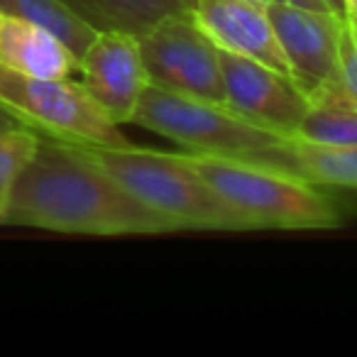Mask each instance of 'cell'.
Returning a JSON list of instances; mask_svg holds the SVG:
<instances>
[{"label": "cell", "mask_w": 357, "mask_h": 357, "mask_svg": "<svg viewBox=\"0 0 357 357\" xmlns=\"http://www.w3.org/2000/svg\"><path fill=\"white\" fill-rule=\"evenodd\" d=\"M6 223L100 238L176 233L76 144L45 137L17 176Z\"/></svg>", "instance_id": "cell-1"}, {"label": "cell", "mask_w": 357, "mask_h": 357, "mask_svg": "<svg viewBox=\"0 0 357 357\" xmlns=\"http://www.w3.org/2000/svg\"><path fill=\"white\" fill-rule=\"evenodd\" d=\"M76 147L103 172H108L139 204L169 220L176 230H223V233L252 230L248 220L235 213L199 176L186 154L157 152L135 144H120V147L76 144Z\"/></svg>", "instance_id": "cell-2"}, {"label": "cell", "mask_w": 357, "mask_h": 357, "mask_svg": "<svg viewBox=\"0 0 357 357\" xmlns=\"http://www.w3.org/2000/svg\"><path fill=\"white\" fill-rule=\"evenodd\" d=\"M206 184L252 230H333L340 213L313 181L264 159L186 152Z\"/></svg>", "instance_id": "cell-3"}, {"label": "cell", "mask_w": 357, "mask_h": 357, "mask_svg": "<svg viewBox=\"0 0 357 357\" xmlns=\"http://www.w3.org/2000/svg\"><path fill=\"white\" fill-rule=\"evenodd\" d=\"M132 123L199 154L269 159L291 139L243 118L225 103L176 93L157 84H149L139 96Z\"/></svg>", "instance_id": "cell-4"}, {"label": "cell", "mask_w": 357, "mask_h": 357, "mask_svg": "<svg viewBox=\"0 0 357 357\" xmlns=\"http://www.w3.org/2000/svg\"><path fill=\"white\" fill-rule=\"evenodd\" d=\"M0 105L10 110L20 125L45 132L50 139L98 147L130 144L120 125L71 79H42L0 64Z\"/></svg>", "instance_id": "cell-5"}, {"label": "cell", "mask_w": 357, "mask_h": 357, "mask_svg": "<svg viewBox=\"0 0 357 357\" xmlns=\"http://www.w3.org/2000/svg\"><path fill=\"white\" fill-rule=\"evenodd\" d=\"M137 45L149 84L225 103L220 50L191 13L157 22L137 37Z\"/></svg>", "instance_id": "cell-6"}, {"label": "cell", "mask_w": 357, "mask_h": 357, "mask_svg": "<svg viewBox=\"0 0 357 357\" xmlns=\"http://www.w3.org/2000/svg\"><path fill=\"white\" fill-rule=\"evenodd\" d=\"M225 105L243 118L291 137L311 108V96L289 74L220 50Z\"/></svg>", "instance_id": "cell-7"}, {"label": "cell", "mask_w": 357, "mask_h": 357, "mask_svg": "<svg viewBox=\"0 0 357 357\" xmlns=\"http://www.w3.org/2000/svg\"><path fill=\"white\" fill-rule=\"evenodd\" d=\"M267 15L296 84L308 96L328 89L335 79L342 15L311 10L287 0L267 3Z\"/></svg>", "instance_id": "cell-8"}, {"label": "cell", "mask_w": 357, "mask_h": 357, "mask_svg": "<svg viewBox=\"0 0 357 357\" xmlns=\"http://www.w3.org/2000/svg\"><path fill=\"white\" fill-rule=\"evenodd\" d=\"M81 86L113 123H132L139 96L149 86L137 37L128 32H96L79 59Z\"/></svg>", "instance_id": "cell-9"}, {"label": "cell", "mask_w": 357, "mask_h": 357, "mask_svg": "<svg viewBox=\"0 0 357 357\" xmlns=\"http://www.w3.org/2000/svg\"><path fill=\"white\" fill-rule=\"evenodd\" d=\"M191 17L215 42L218 50L248 56V59L291 76L289 61L269 22L267 3L262 0H196Z\"/></svg>", "instance_id": "cell-10"}, {"label": "cell", "mask_w": 357, "mask_h": 357, "mask_svg": "<svg viewBox=\"0 0 357 357\" xmlns=\"http://www.w3.org/2000/svg\"><path fill=\"white\" fill-rule=\"evenodd\" d=\"M0 64L42 79H71L79 56L45 27L0 13Z\"/></svg>", "instance_id": "cell-11"}, {"label": "cell", "mask_w": 357, "mask_h": 357, "mask_svg": "<svg viewBox=\"0 0 357 357\" xmlns=\"http://www.w3.org/2000/svg\"><path fill=\"white\" fill-rule=\"evenodd\" d=\"M96 32L139 37L157 22L194 10L196 0H61Z\"/></svg>", "instance_id": "cell-12"}, {"label": "cell", "mask_w": 357, "mask_h": 357, "mask_svg": "<svg viewBox=\"0 0 357 357\" xmlns=\"http://www.w3.org/2000/svg\"><path fill=\"white\" fill-rule=\"evenodd\" d=\"M264 162L289 169L313 184H333L357 191V144L337 147L291 137Z\"/></svg>", "instance_id": "cell-13"}, {"label": "cell", "mask_w": 357, "mask_h": 357, "mask_svg": "<svg viewBox=\"0 0 357 357\" xmlns=\"http://www.w3.org/2000/svg\"><path fill=\"white\" fill-rule=\"evenodd\" d=\"M291 137L316 144H357V108L333 91L311 96V108L296 125Z\"/></svg>", "instance_id": "cell-14"}, {"label": "cell", "mask_w": 357, "mask_h": 357, "mask_svg": "<svg viewBox=\"0 0 357 357\" xmlns=\"http://www.w3.org/2000/svg\"><path fill=\"white\" fill-rule=\"evenodd\" d=\"M0 13L20 17V20H27L32 25H40L45 30H50L79 59L96 37L93 27L81 20L61 0H0Z\"/></svg>", "instance_id": "cell-15"}, {"label": "cell", "mask_w": 357, "mask_h": 357, "mask_svg": "<svg viewBox=\"0 0 357 357\" xmlns=\"http://www.w3.org/2000/svg\"><path fill=\"white\" fill-rule=\"evenodd\" d=\"M42 135L30 128H15L0 132V223H6L10 194L15 189L17 176L35 157Z\"/></svg>", "instance_id": "cell-16"}, {"label": "cell", "mask_w": 357, "mask_h": 357, "mask_svg": "<svg viewBox=\"0 0 357 357\" xmlns=\"http://www.w3.org/2000/svg\"><path fill=\"white\" fill-rule=\"evenodd\" d=\"M337 93L342 100L357 108V42L350 37L345 27V20L340 22V47H337V66H335V79L328 89Z\"/></svg>", "instance_id": "cell-17"}, {"label": "cell", "mask_w": 357, "mask_h": 357, "mask_svg": "<svg viewBox=\"0 0 357 357\" xmlns=\"http://www.w3.org/2000/svg\"><path fill=\"white\" fill-rule=\"evenodd\" d=\"M15 128H25V125L17 123V118L10 110H6L0 105V132H8V130H15Z\"/></svg>", "instance_id": "cell-18"}, {"label": "cell", "mask_w": 357, "mask_h": 357, "mask_svg": "<svg viewBox=\"0 0 357 357\" xmlns=\"http://www.w3.org/2000/svg\"><path fill=\"white\" fill-rule=\"evenodd\" d=\"M287 3H294V6H301V8H311V10H328V13H333L331 8H328L326 0H287Z\"/></svg>", "instance_id": "cell-19"}, {"label": "cell", "mask_w": 357, "mask_h": 357, "mask_svg": "<svg viewBox=\"0 0 357 357\" xmlns=\"http://www.w3.org/2000/svg\"><path fill=\"white\" fill-rule=\"evenodd\" d=\"M342 20H345V27H347V32H350V37L357 42V10H345Z\"/></svg>", "instance_id": "cell-20"}, {"label": "cell", "mask_w": 357, "mask_h": 357, "mask_svg": "<svg viewBox=\"0 0 357 357\" xmlns=\"http://www.w3.org/2000/svg\"><path fill=\"white\" fill-rule=\"evenodd\" d=\"M326 3L335 15H345V0H326Z\"/></svg>", "instance_id": "cell-21"}, {"label": "cell", "mask_w": 357, "mask_h": 357, "mask_svg": "<svg viewBox=\"0 0 357 357\" xmlns=\"http://www.w3.org/2000/svg\"><path fill=\"white\" fill-rule=\"evenodd\" d=\"M345 10H357V0H345Z\"/></svg>", "instance_id": "cell-22"}, {"label": "cell", "mask_w": 357, "mask_h": 357, "mask_svg": "<svg viewBox=\"0 0 357 357\" xmlns=\"http://www.w3.org/2000/svg\"><path fill=\"white\" fill-rule=\"evenodd\" d=\"M262 3H272V0H262Z\"/></svg>", "instance_id": "cell-23"}]
</instances>
